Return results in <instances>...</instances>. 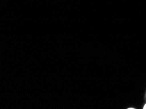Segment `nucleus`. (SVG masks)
<instances>
[{
  "mask_svg": "<svg viewBox=\"0 0 146 109\" xmlns=\"http://www.w3.org/2000/svg\"><path fill=\"white\" fill-rule=\"evenodd\" d=\"M143 108H144V109H146V104H145L144 106H143Z\"/></svg>",
  "mask_w": 146,
  "mask_h": 109,
  "instance_id": "f257e3e1",
  "label": "nucleus"
},
{
  "mask_svg": "<svg viewBox=\"0 0 146 109\" xmlns=\"http://www.w3.org/2000/svg\"><path fill=\"white\" fill-rule=\"evenodd\" d=\"M134 108H129V109H134Z\"/></svg>",
  "mask_w": 146,
  "mask_h": 109,
  "instance_id": "f03ea898",
  "label": "nucleus"
}]
</instances>
